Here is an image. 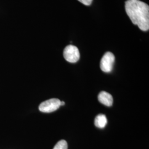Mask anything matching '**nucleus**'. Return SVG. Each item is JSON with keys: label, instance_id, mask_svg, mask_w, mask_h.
<instances>
[{"label": "nucleus", "instance_id": "obj_3", "mask_svg": "<svg viewBox=\"0 0 149 149\" xmlns=\"http://www.w3.org/2000/svg\"><path fill=\"white\" fill-rule=\"evenodd\" d=\"M61 101L57 98H52L43 102L39 106V109L43 113H51L59 109Z\"/></svg>", "mask_w": 149, "mask_h": 149}, {"label": "nucleus", "instance_id": "obj_7", "mask_svg": "<svg viewBox=\"0 0 149 149\" xmlns=\"http://www.w3.org/2000/svg\"><path fill=\"white\" fill-rule=\"evenodd\" d=\"M68 148L67 142L64 140H61L55 145L53 149H68Z\"/></svg>", "mask_w": 149, "mask_h": 149}, {"label": "nucleus", "instance_id": "obj_9", "mask_svg": "<svg viewBox=\"0 0 149 149\" xmlns=\"http://www.w3.org/2000/svg\"><path fill=\"white\" fill-rule=\"evenodd\" d=\"M60 105H61V106H64V105H65V102H64L61 101V103H60Z\"/></svg>", "mask_w": 149, "mask_h": 149}, {"label": "nucleus", "instance_id": "obj_5", "mask_svg": "<svg viewBox=\"0 0 149 149\" xmlns=\"http://www.w3.org/2000/svg\"><path fill=\"white\" fill-rule=\"evenodd\" d=\"M98 100L102 104L106 106H112L113 104V97L111 94L105 91H102L99 93L98 96Z\"/></svg>", "mask_w": 149, "mask_h": 149}, {"label": "nucleus", "instance_id": "obj_2", "mask_svg": "<svg viewBox=\"0 0 149 149\" xmlns=\"http://www.w3.org/2000/svg\"><path fill=\"white\" fill-rule=\"evenodd\" d=\"M64 57L65 59L71 63H74L80 59V54L79 50L76 47L72 45H68L64 50Z\"/></svg>", "mask_w": 149, "mask_h": 149}, {"label": "nucleus", "instance_id": "obj_6", "mask_svg": "<svg viewBox=\"0 0 149 149\" xmlns=\"http://www.w3.org/2000/svg\"><path fill=\"white\" fill-rule=\"evenodd\" d=\"M107 123L106 116L104 114L98 115L95 119V125L98 128H104Z\"/></svg>", "mask_w": 149, "mask_h": 149}, {"label": "nucleus", "instance_id": "obj_8", "mask_svg": "<svg viewBox=\"0 0 149 149\" xmlns=\"http://www.w3.org/2000/svg\"><path fill=\"white\" fill-rule=\"evenodd\" d=\"M78 1L85 5L90 6L92 3L93 0H78Z\"/></svg>", "mask_w": 149, "mask_h": 149}, {"label": "nucleus", "instance_id": "obj_1", "mask_svg": "<svg viewBox=\"0 0 149 149\" xmlns=\"http://www.w3.org/2000/svg\"><path fill=\"white\" fill-rule=\"evenodd\" d=\"M125 8L132 23L143 31L149 29V6L139 0H127Z\"/></svg>", "mask_w": 149, "mask_h": 149}, {"label": "nucleus", "instance_id": "obj_4", "mask_svg": "<svg viewBox=\"0 0 149 149\" xmlns=\"http://www.w3.org/2000/svg\"><path fill=\"white\" fill-rule=\"evenodd\" d=\"M115 61V56L111 52H107L103 56L101 63L100 68L102 71L104 72H111L113 68V65Z\"/></svg>", "mask_w": 149, "mask_h": 149}]
</instances>
